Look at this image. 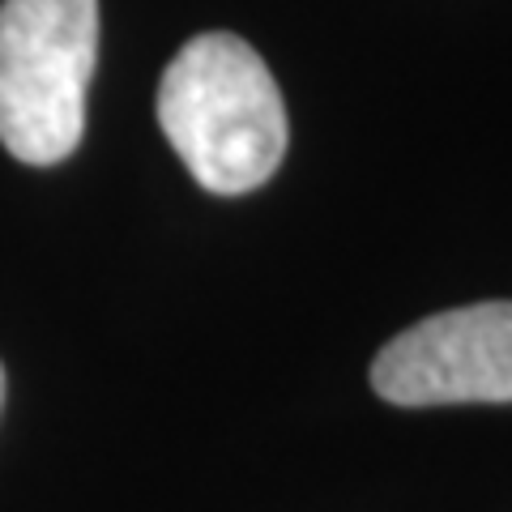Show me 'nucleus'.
I'll use <instances>...</instances> for the list:
<instances>
[{"label": "nucleus", "instance_id": "f257e3e1", "mask_svg": "<svg viewBox=\"0 0 512 512\" xmlns=\"http://www.w3.org/2000/svg\"><path fill=\"white\" fill-rule=\"evenodd\" d=\"M158 124L205 192L244 197L282 167L291 124L269 64L231 30L188 39L158 86Z\"/></svg>", "mask_w": 512, "mask_h": 512}, {"label": "nucleus", "instance_id": "f03ea898", "mask_svg": "<svg viewBox=\"0 0 512 512\" xmlns=\"http://www.w3.org/2000/svg\"><path fill=\"white\" fill-rule=\"evenodd\" d=\"M99 0H0V146L26 167L64 163L86 133Z\"/></svg>", "mask_w": 512, "mask_h": 512}, {"label": "nucleus", "instance_id": "7ed1b4c3", "mask_svg": "<svg viewBox=\"0 0 512 512\" xmlns=\"http://www.w3.org/2000/svg\"><path fill=\"white\" fill-rule=\"evenodd\" d=\"M372 389L389 406L512 402V299L448 308L380 346Z\"/></svg>", "mask_w": 512, "mask_h": 512}, {"label": "nucleus", "instance_id": "20e7f679", "mask_svg": "<svg viewBox=\"0 0 512 512\" xmlns=\"http://www.w3.org/2000/svg\"><path fill=\"white\" fill-rule=\"evenodd\" d=\"M0 406H5V367H0Z\"/></svg>", "mask_w": 512, "mask_h": 512}]
</instances>
